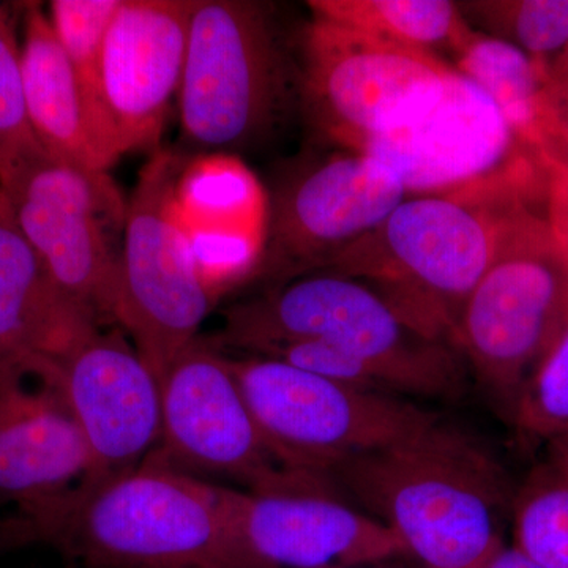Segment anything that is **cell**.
<instances>
[{"label": "cell", "instance_id": "cell-1", "mask_svg": "<svg viewBox=\"0 0 568 568\" xmlns=\"http://www.w3.org/2000/svg\"><path fill=\"white\" fill-rule=\"evenodd\" d=\"M323 477L392 530L417 568H480L506 545L514 495L503 466L440 416Z\"/></svg>", "mask_w": 568, "mask_h": 568}, {"label": "cell", "instance_id": "cell-2", "mask_svg": "<svg viewBox=\"0 0 568 568\" xmlns=\"http://www.w3.org/2000/svg\"><path fill=\"white\" fill-rule=\"evenodd\" d=\"M547 196V178L529 166L452 192L414 194L320 272L369 284L425 334L455 345L459 316L491 263L504 216Z\"/></svg>", "mask_w": 568, "mask_h": 568}, {"label": "cell", "instance_id": "cell-3", "mask_svg": "<svg viewBox=\"0 0 568 568\" xmlns=\"http://www.w3.org/2000/svg\"><path fill=\"white\" fill-rule=\"evenodd\" d=\"M40 544L82 568H233L230 488L151 455L81 493Z\"/></svg>", "mask_w": 568, "mask_h": 568}, {"label": "cell", "instance_id": "cell-4", "mask_svg": "<svg viewBox=\"0 0 568 568\" xmlns=\"http://www.w3.org/2000/svg\"><path fill=\"white\" fill-rule=\"evenodd\" d=\"M290 339H320L339 347L409 399H455L469 383L457 346L425 334L379 291L353 276H295L227 313L224 343L252 351Z\"/></svg>", "mask_w": 568, "mask_h": 568}, {"label": "cell", "instance_id": "cell-5", "mask_svg": "<svg viewBox=\"0 0 568 568\" xmlns=\"http://www.w3.org/2000/svg\"><path fill=\"white\" fill-rule=\"evenodd\" d=\"M549 196V194H548ZM568 331V250L547 200L504 216L487 272L467 298L455 346L470 377L508 417L523 388Z\"/></svg>", "mask_w": 568, "mask_h": 568}, {"label": "cell", "instance_id": "cell-6", "mask_svg": "<svg viewBox=\"0 0 568 568\" xmlns=\"http://www.w3.org/2000/svg\"><path fill=\"white\" fill-rule=\"evenodd\" d=\"M126 205L110 174L33 153L0 179V207L63 294L115 323Z\"/></svg>", "mask_w": 568, "mask_h": 568}, {"label": "cell", "instance_id": "cell-7", "mask_svg": "<svg viewBox=\"0 0 568 568\" xmlns=\"http://www.w3.org/2000/svg\"><path fill=\"white\" fill-rule=\"evenodd\" d=\"M302 58L310 118L328 140L357 153L426 114L457 74L435 52L320 17L306 24Z\"/></svg>", "mask_w": 568, "mask_h": 568}, {"label": "cell", "instance_id": "cell-8", "mask_svg": "<svg viewBox=\"0 0 568 568\" xmlns=\"http://www.w3.org/2000/svg\"><path fill=\"white\" fill-rule=\"evenodd\" d=\"M286 95V69L267 6L194 0L179 111L183 138L201 151L244 148L271 129Z\"/></svg>", "mask_w": 568, "mask_h": 568}, {"label": "cell", "instance_id": "cell-9", "mask_svg": "<svg viewBox=\"0 0 568 568\" xmlns=\"http://www.w3.org/2000/svg\"><path fill=\"white\" fill-rule=\"evenodd\" d=\"M185 156L156 151L142 168L126 205L115 290V323L162 381L168 366L196 342L216 302L194 267L174 213Z\"/></svg>", "mask_w": 568, "mask_h": 568}, {"label": "cell", "instance_id": "cell-10", "mask_svg": "<svg viewBox=\"0 0 568 568\" xmlns=\"http://www.w3.org/2000/svg\"><path fill=\"white\" fill-rule=\"evenodd\" d=\"M230 364L264 439L298 473L323 477L336 463L394 444L439 416L405 396L343 386L263 355Z\"/></svg>", "mask_w": 568, "mask_h": 568}, {"label": "cell", "instance_id": "cell-11", "mask_svg": "<svg viewBox=\"0 0 568 568\" xmlns=\"http://www.w3.org/2000/svg\"><path fill=\"white\" fill-rule=\"evenodd\" d=\"M160 386L162 439L153 457L192 476L230 478L250 491L282 487L306 474L276 458L254 420L230 357L203 339L174 358Z\"/></svg>", "mask_w": 568, "mask_h": 568}, {"label": "cell", "instance_id": "cell-12", "mask_svg": "<svg viewBox=\"0 0 568 568\" xmlns=\"http://www.w3.org/2000/svg\"><path fill=\"white\" fill-rule=\"evenodd\" d=\"M233 568L376 567L403 558L398 538L305 474L282 487L230 488Z\"/></svg>", "mask_w": 568, "mask_h": 568}, {"label": "cell", "instance_id": "cell-13", "mask_svg": "<svg viewBox=\"0 0 568 568\" xmlns=\"http://www.w3.org/2000/svg\"><path fill=\"white\" fill-rule=\"evenodd\" d=\"M194 0H123L112 21L95 85V130L108 170L123 153L162 138L181 91Z\"/></svg>", "mask_w": 568, "mask_h": 568}, {"label": "cell", "instance_id": "cell-14", "mask_svg": "<svg viewBox=\"0 0 568 568\" xmlns=\"http://www.w3.org/2000/svg\"><path fill=\"white\" fill-rule=\"evenodd\" d=\"M92 481V458L71 413L59 365L0 366V506L37 534Z\"/></svg>", "mask_w": 568, "mask_h": 568}, {"label": "cell", "instance_id": "cell-15", "mask_svg": "<svg viewBox=\"0 0 568 568\" xmlns=\"http://www.w3.org/2000/svg\"><path fill=\"white\" fill-rule=\"evenodd\" d=\"M407 196L402 178L364 153L345 151L306 168L271 203L260 272L287 282L323 271Z\"/></svg>", "mask_w": 568, "mask_h": 568}, {"label": "cell", "instance_id": "cell-16", "mask_svg": "<svg viewBox=\"0 0 568 568\" xmlns=\"http://www.w3.org/2000/svg\"><path fill=\"white\" fill-rule=\"evenodd\" d=\"M59 381L91 452V487L159 448L162 386L122 332H93L59 364Z\"/></svg>", "mask_w": 568, "mask_h": 568}, {"label": "cell", "instance_id": "cell-17", "mask_svg": "<svg viewBox=\"0 0 568 568\" xmlns=\"http://www.w3.org/2000/svg\"><path fill=\"white\" fill-rule=\"evenodd\" d=\"M358 153L392 168L409 196L452 192L521 164L544 162L518 140L496 104L458 71L432 110Z\"/></svg>", "mask_w": 568, "mask_h": 568}, {"label": "cell", "instance_id": "cell-18", "mask_svg": "<svg viewBox=\"0 0 568 568\" xmlns=\"http://www.w3.org/2000/svg\"><path fill=\"white\" fill-rule=\"evenodd\" d=\"M174 213L213 301L260 272L271 201L244 162L226 153L186 162L175 183Z\"/></svg>", "mask_w": 568, "mask_h": 568}, {"label": "cell", "instance_id": "cell-19", "mask_svg": "<svg viewBox=\"0 0 568 568\" xmlns=\"http://www.w3.org/2000/svg\"><path fill=\"white\" fill-rule=\"evenodd\" d=\"M99 328L91 312L62 293L0 207V366L59 365Z\"/></svg>", "mask_w": 568, "mask_h": 568}, {"label": "cell", "instance_id": "cell-20", "mask_svg": "<svg viewBox=\"0 0 568 568\" xmlns=\"http://www.w3.org/2000/svg\"><path fill=\"white\" fill-rule=\"evenodd\" d=\"M21 62L26 111L37 141L59 162L108 173L88 100L39 3H24Z\"/></svg>", "mask_w": 568, "mask_h": 568}, {"label": "cell", "instance_id": "cell-21", "mask_svg": "<svg viewBox=\"0 0 568 568\" xmlns=\"http://www.w3.org/2000/svg\"><path fill=\"white\" fill-rule=\"evenodd\" d=\"M455 70L496 104L518 140L548 164L540 61L476 31L458 52Z\"/></svg>", "mask_w": 568, "mask_h": 568}, {"label": "cell", "instance_id": "cell-22", "mask_svg": "<svg viewBox=\"0 0 568 568\" xmlns=\"http://www.w3.org/2000/svg\"><path fill=\"white\" fill-rule=\"evenodd\" d=\"M308 7L313 17L428 52L448 48L457 55L476 32L447 0H312Z\"/></svg>", "mask_w": 568, "mask_h": 568}, {"label": "cell", "instance_id": "cell-23", "mask_svg": "<svg viewBox=\"0 0 568 568\" xmlns=\"http://www.w3.org/2000/svg\"><path fill=\"white\" fill-rule=\"evenodd\" d=\"M514 545L547 568H568V454L549 443L511 500Z\"/></svg>", "mask_w": 568, "mask_h": 568}, {"label": "cell", "instance_id": "cell-24", "mask_svg": "<svg viewBox=\"0 0 568 568\" xmlns=\"http://www.w3.org/2000/svg\"><path fill=\"white\" fill-rule=\"evenodd\" d=\"M458 6L491 37L537 61H548L568 47V0H481Z\"/></svg>", "mask_w": 568, "mask_h": 568}, {"label": "cell", "instance_id": "cell-25", "mask_svg": "<svg viewBox=\"0 0 568 568\" xmlns=\"http://www.w3.org/2000/svg\"><path fill=\"white\" fill-rule=\"evenodd\" d=\"M123 0H52L50 18L52 29L88 100L95 130V85L104 39ZM97 134V130H95ZM99 142V140H97ZM100 148V145H99ZM104 162V160H103Z\"/></svg>", "mask_w": 568, "mask_h": 568}, {"label": "cell", "instance_id": "cell-26", "mask_svg": "<svg viewBox=\"0 0 568 568\" xmlns=\"http://www.w3.org/2000/svg\"><path fill=\"white\" fill-rule=\"evenodd\" d=\"M526 439L552 440L568 433V331L528 381L511 416Z\"/></svg>", "mask_w": 568, "mask_h": 568}, {"label": "cell", "instance_id": "cell-27", "mask_svg": "<svg viewBox=\"0 0 568 568\" xmlns=\"http://www.w3.org/2000/svg\"><path fill=\"white\" fill-rule=\"evenodd\" d=\"M40 151L26 111L21 43L0 7V179Z\"/></svg>", "mask_w": 568, "mask_h": 568}, {"label": "cell", "instance_id": "cell-28", "mask_svg": "<svg viewBox=\"0 0 568 568\" xmlns=\"http://www.w3.org/2000/svg\"><path fill=\"white\" fill-rule=\"evenodd\" d=\"M248 353L286 362V364L315 373L317 376L343 384V386L358 388V390L402 396L396 394L390 384L364 361L339 349V347L320 342V339L267 343V345L254 347Z\"/></svg>", "mask_w": 568, "mask_h": 568}, {"label": "cell", "instance_id": "cell-29", "mask_svg": "<svg viewBox=\"0 0 568 568\" xmlns=\"http://www.w3.org/2000/svg\"><path fill=\"white\" fill-rule=\"evenodd\" d=\"M544 82L547 162L568 178V47L548 61H540Z\"/></svg>", "mask_w": 568, "mask_h": 568}, {"label": "cell", "instance_id": "cell-30", "mask_svg": "<svg viewBox=\"0 0 568 568\" xmlns=\"http://www.w3.org/2000/svg\"><path fill=\"white\" fill-rule=\"evenodd\" d=\"M548 213L552 226L568 250V178L555 170L549 181Z\"/></svg>", "mask_w": 568, "mask_h": 568}, {"label": "cell", "instance_id": "cell-31", "mask_svg": "<svg viewBox=\"0 0 568 568\" xmlns=\"http://www.w3.org/2000/svg\"><path fill=\"white\" fill-rule=\"evenodd\" d=\"M39 544L36 529L20 515H0V555Z\"/></svg>", "mask_w": 568, "mask_h": 568}, {"label": "cell", "instance_id": "cell-32", "mask_svg": "<svg viewBox=\"0 0 568 568\" xmlns=\"http://www.w3.org/2000/svg\"><path fill=\"white\" fill-rule=\"evenodd\" d=\"M480 568H547L540 566V564L536 562L526 556L521 549L511 545H504L496 555L491 556V559L485 564L484 567Z\"/></svg>", "mask_w": 568, "mask_h": 568}, {"label": "cell", "instance_id": "cell-33", "mask_svg": "<svg viewBox=\"0 0 568 568\" xmlns=\"http://www.w3.org/2000/svg\"><path fill=\"white\" fill-rule=\"evenodd\" d=\"M552 443L558 444L559 447H562L564 450L568 454V433L566 436L559 437V439L552 440Z\"/></svg>", "mask_w": 568, "mask_h": 568}, {"label": "cell", "instance_id": "cell-34", "mask_svg": "<svg viewBox=\"0 0 568 568\" xmlns=\"http://www.w3.org/2000/svg\"><path fill=\"white\" fill-rule=\"evenodd\" d=\"M347 568H375V567H347Z\"/></svg>", "mask_w": 568, "mask_h": 568}]
</instances>
